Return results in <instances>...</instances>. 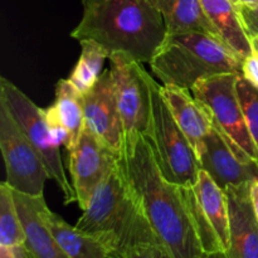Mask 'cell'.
I'll list each match as a JSON object with an SVG mask.
<instances>
[{
  "mask_svg": "<svg viewBox=\"0 0 258 258\" xmlns=\"http://www.w3.org/2000/svg\"><path fill=\"white\" fill-rule=\"evenodd\" d=\"M80 44L82 52L68 80L85 95L96 85L102 75L103 64L106 58L110 57V53L103 45L92 39H82L80 40Z\"/></svg>",
  "mask_w": 258,
  "mask_h": 258,
  "instance_id": "cell-21",
  "label": "cell"
},
{
  "mask_svg": "<svg viewBox=\"0 0 258 258\" xmlns=\"http://www.w3.org/2000/svg\"><path fill=\"white\" fill-rule=\"evenodd\" d=\"M25 243V232L15 206L13 189L7 181L0 184V246L15 247Z\"/></svg>",
  "mask_w": 258,
  "mask_h": 258,
  "instance_id": "cell-22",
  "label": "cell"
},
{
  "mask_svg": "<svg viewBox=\"0 0 258 258\" xmlns=\"http://www.w3.org/2000/svg\"><path fill=\"white\" fill-rule=\"evenodd\" d=\"M15 206L25 232V246L33 258H68L42 218L44 197H33L13 190Z\"/></svg>",
  "mask_w": 258,
  "mask_h": 258,
  "instance_id": "cell-14",
  "label": "cell"
},
{
  "mask_svg": "<svg viewBox=\"0 0 258 258\" xmlns=\"http://www.w3.org/2000/svg\"><path fill=\"white\" fill-rule=\"evenodd\" d=\"M82 212L76 227L102 242L108 256L139 244L161 243L118 160Z\"/></svg>",
  "mask_w": 258,
  "mask_h": 258,
  "instance_id": "cell-3",
  "label": "cell"
},
{
  "mask_svg": "<svg viewBox=\"0 0 258 258\" xmlns=\"http://www.w3.org/2000/svg\"><path fill=\"white\" fill-rule=\"evenodd\" d=\"M238 76L234 73L213 76L197 82L191 92L208 112L212 126L223 136L237 158L244 163L258 164V150L237 91Z\"/></svg>",
  "mask_w": 258,
  "mask_h": 258,
  "instance_id": "cell-6",
  "label": "cell"
},
{
  "mask_svg": "<svg viewBox=\"0 0 258 258\" xmlns=\"http://www.w3.org/2000/svg\"><path fill=\"white\" fill-rule=\"evenodd\" d=\"M44 113L48 122L59 123L67 128L71 135V144L67 150H72L85 128L83 93L70 80H59L55 86L54 103L44 110Z\"/></svg>",
  "mask_w": 258,
  "mask_h": 258,
  "instance_id": "cell-19",
  "label": "cell"
},
{
  "mask_svg": "<svg viewBox=\"0 0 258 258\" xmlns=\"http://www.w3.org/2000/svg\"><path fill=\"white\" fill-rule=\"evenodd\" d=\"M83 15L71 33L92 39L108 53L123 52L141 63H150L168 34L163 15L149 0H81Z\"/></svg>",
  "mask_w": 258,
  "mask_h": 258,
  "instance_id": "cell-2",
  "label": "cell"
},
{
  "mask_svg": "<svg viewBox=\"0 0 258 258\" xmlns=\"http://www.w3.org/2000/svg\"><path fill=\"white\" fill-rule=\"evenodd\" d=\"M108 59L125 138L146 135L151 117V76L127 53H111Z\"/></svg>",
  "mask_w": 258,
  "mask_h": 258,
  "instance_id": "cell-9",
  "label": "cell"
},
{
  "mask_svg": "<svg viewBox=\"0 0 258 258\" xmlns=\"http://www.w3.org/2000/svg\"><path fill=\"white\" fill-rule=\"evenodd\" d=\"M160 92L171 115L174 116V120L199 158L204 149L207 135L212 128V121L208 112L196 98L189 95L188 91L183 88L164 85L160 86Z\"/></svg>",
  "mask_w": 258,
  "mask_h": 258,
  "instance_id": "cell-15",
  "label": "cell"
},
{
  "mask_svg": "<svg viewBox=\"0 0 258 258\" xmlns=\"http://www.w3.org/2000/svg\"><path fill=\"white\" fill-rule=\"evenodd\" d=\"M252 183L226 189L229 206V246L223 258H258V221L251 201Z\"/></svg>",
  "mask_w": 258,
  "mask_h": 258,
  "instance_id": "cell-12",
  "label": "cell"
},
{
  "mask_svg": "<svg viewBox=\"0 0 258 258\" xmlns=\"http://www.w3.org/2000/svg\"><path fill=\"white\" fill-rule=\"evenodd\" d=\"M70 154L72 185L77 196V203L85 211L97 186L112 170L118 160V154L108 148L88 127L83 128L77 145Z\"/></svg>",
  "mask_w": 258,
  "mask_h": 258,
  "instance_id": "cell-10",
  "label": "cell"
},
{
  "mask_svg": "<svg viewBox=\"0 0 258 258\" xmlns=\"http://www.w3.org/2000/svg\"><path fill=\"white\" fill-rule=\"evenodd\" d=\"M243 60L214 35L180 30L168 32L149 64L165 86L190 91L213 76L242 75Z\"/></svg>",
  "mask_w": 258,
  "mask_h": 258,
  "instance_id": "cell-4",
  "label": "cell"
},
{
  "mask_svg": "<svg viewBox=\"0 0 258 258\" xmlns=\"http://www.w3.org/2000/svg\"><path fill=\"white\" fill-rule=\"evenodd\" d=\"M236 7L258 8V0H231Z\"/></svg>",
  "mask_w": 258,
  "mask_h": 258,
  "instance_id": "cell-28",
  "label": "cell"
},
{
  "mask_svg": "<svg viewBox=\"0 0 258 258\" xmlns=\"http://www.w3.org/2000/svg\"><path fill=\"white\" fill-rule=\"evenodd\" d=\"M204 13L222 42L242 59L253 53L238 7L231 0H201Z\"/></svg>",
  "mask_w": 258,
  "mask_h": 258,
  "instance_id": "cell-16",
  "label": "cell"
},
{
  "mask_svg": "<svg viewBox=\"0 0 258 258\" xmlns=\"http://www.w3.org/2000/svg\"><path fill=\"white\" fill-rule=\"evenodd\" d=\"M149 2L163 15L168 32L198 30L219 38L218 33L204 13L201 0H149Z\"/></svg>",
  "mask_w": 258,
  "mask_h": 258,
  "instance_id": "cell-20",
  "label": "cell"
},
{
  "mask_svg": "<svg viewBox=\"0 0 258 258\" xmlns=\"http://www.w3.org/2000/svg\"><path fill=\"white\" fill-rule=\"evenodd\" d=\"M199 207L207 222L216 233L223 253L229 246V206L226 190L221 188L207 171L202 169L193 186Z\"/></svg>",
  "mask_w": 258,
  "mask_h": 258,
  "instance_id": "cell-17",
  "label": "cell"
},
{
  "mask_svg": "<svg viewBox=\"0 0 258 258\" xmlns=\"http://www.w3.org/2000/svg\"><path fill=\"white\" fill-rule=\"evenodd\" d=\"M83 100L85 126L120 155L125 144V130L111 70L103 71L96 85L83 95Z\"/></svg>",
  "mask_w": 258,
  "mask_h": 258,
  "instance_id": "cell-11",
  "label": "cell"
},
{
  "mask_svg": "<svg viewBox=\"0 0 258 258\" xmlns=\"http://www.w3.org/2000/svg\"><path fill=\"white\" fill-rule=\"evenodd\" d=\"M42 218L57 243L68 258H108V249L102 242L68 224L62 217L53 213L47 203L42 207Z\"/></svg>",
  "mask_w": 258,
  "mask_h": 258,
  "instance_id": "cell-18",
  "label": "cell"
},
{
  "mask_svg": "<svg viewBox=\"0 0 258 258\" xmlns=\"http://www.w3.org/2000/svg\"><path fill=\"white\" fill-rule=\"evenodd\" d=\"M201 166L226 190L231 185H242L258 180V164L244 163L237 158L223 136L212 126L199 155Z\"/></svg>",
  "mask_w": 258,
  "mask_h": 258,
  "instance_id": "cell-13",
  "label": "cell"
},
{
  "mask_svg": "<svg viewBox=\"0 0 258 258\" xmlns=\"http://www.w3.org/2000/svg\"><path fill=\"white\" fill-rule=\"evenodd\" d=\"M237 91L246 115L249 133L258 150V88L239 75L237 80Z\"/></svg>",
  "mask_w": 258,
  "mask_h": 258,
  "instance_id": "cell-23",
  "label": "cell"
},
{
  "mask_svg": "<svg viewBox=\"0 0 258 258\" xmlns=\"http://www.w3.org/2000/svg\"><path fill=\"white\" fill-rule=\"evenodd\" d=\"M0 149L5 163L7 183L13 190L27 196H43L49 179L42 158L20 130L4 102L0 101Z\"/></svg>",
  "mask_w": 258,
  "mask_h": 258,
  "instance_id": "cell-8",
  "label": "cell"
},
{
  "mask_svg": "<svg viewBox=\"0 0 258 258\" xmlns=\"http://www.w3.org/2000/svg\"><path fill=\"white\" fill-rule=\"evenodd\" d=\"M118 161L169 254L173 258H213L202 243L193 188L171 183L163 175L145 135L125 138Z\"/></svg>",
  "mask_w": 258,
  "mask_h": 258,
  "instance_id": "cell-1",
  "label": "cell"
},
{
  "mask_svg": "<svg viewBox=\"0 0 258 258\" xmlns=\"http://www.w3.org/2000/svg\"><path fill=\"white\" fill-rule=\"evenodd\" d=\"M251 201L254 209V214H256L258 221V180L253 181L251 185Z\"/></svg>",
  "mask_w": 258,
  "mask_h": 258,
  "instance_id": "cell-27",
  "label": "cell"
},
{
  "mask_svg": "<svg viewBox=\"0 0 258 258\" xmlns=\"http://www.w3.org/2000/svg\"><path fill=\"white\" fill-rule=\"evenodd\" d=\"M0 101L4 102L20 130L25 134L42 158L49 179L54 180L64 196V204L77 202L72 184L68 181L60 158L59 146L54 143L44 110H40L17 86L5 77L0 78Z\"/></svg>",
  "mask_w": 258,
  "mask_h": 258,
  "instance_id": "cell-7",
  "label": "cell"
},
{
  "mask_svg": "<svg viewBox=\"0 0 258 258\" xmlns=\"http://www.w3.org/2000/svg\"><path fill=\"white\" fill-rule=\"evenodd\" d=\"M238 9L249 39H251L253 52H258V8L238 7Z\"/></svg>",
  "mask_w": 258,
  "mask_h": 258,
  "instance_id": "cell-25",
  "label": "cell"
},
{
  "mask_svg": "<svg viewBox=\"0 0 258 258\" xmlns=\"http://www.w3.org/2000/svg\"><path fill=\"white\" fill-rule=\"evenodd\" d=\"M108 258H173L161 243H145L116 252Z\"/></svg>",
  "mask_w": 258,
  "mask_h": 258,
  "instance_id": "cell-24",
  "label": "cell"
},
{
  "mask_svg": "<svg viewBox=\"0 0 258 258\" xmlns=\"http://www.w3.org/2000/svg\"><path fill=\"white\" fill-rule=\"evenodd\" d=\"M150 88L151 117L145 138L163 175L171 183L193 188L202 170L198 155L174 120L154 78H150Z\"/></svg>",
  "mask_w": 258,
  "mask_h": 258,
  "instance_id": "cell-5",
  "label": "cell"
},
{
  "mask_svg": "<svg viewBox=\"0 0 258 258\" xmlns=\"http://www.w3.org/2000/svg\"><path fill=\"white\" fill-rule=\"evenodd\" d=\"M0 258H33V256L24 243L15 247L0 246Z\"/></svg>",
  "mask_w": 258,
  "mask_h": 258,
  "instance_id": "cell-26",
  "label": "cell"
},
{
  "mask_svg": "<svg viewBox=\"0 0 258 258\" xmlns=\"http://www.w3.org/2000/svg\"><path fill=\"white\" fill-rule=\"evenodd\" d=\"M213 258H223V256H222V254H219V256H214Z\"/></svg>",
  "mask_w": 258,
  "mask_h": 258,
  "instance_id": "cell-29",
  "label": "cell"
}]
</instances>
